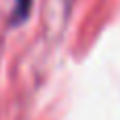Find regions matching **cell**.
I'll list each match as a JSON object with an SVG mask.
<instances>
[{
	"instance_id": "obj_1",
	"label": "cell",
	"mask_w": 120,
	"mask_h": 120,
	"mask_svg": "<svg viewBox=\"0 0 120 120\" xmlns=\"http://www.w3.org/2000/svg\"><path fill=\"white\" fill-rule=\"evenodd\" d=\"M30 8H32V0H15V13H13V23H19L23 19H27L30 15Z\"/></svg>"
}]
</instances>
